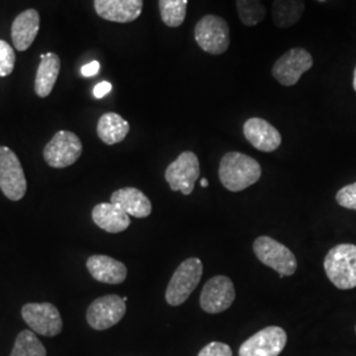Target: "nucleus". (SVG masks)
Returning <instances> with one entry per match:
<instances>
[{"mask_svg":"<svg viewBox=\"0 0 356 356\" xmlns=\"http://www.w3.org/2000/svg\"><path fill=\"white\" fill-rule=\"evenodd\" d=\"M353 85H354V90L356 91V67L354 70V81H353Z\"/></svg>","mask_w":356,"mask_h":356,"instance_id":"2f4dec72","label":"nucleus"},{"mask_svg":"<svg viewBox=\"0 0 356 356\" xmlns=\"http://www.w3.org/2000/svg\"><path fill=\"white\" fill-rule=\"evenodd\" d=\"M337 202L346 209L356 210V182L344 186L337 193Z\"/></svg>","mask_w":356,"mask_h":356,"instance_id":"bb28decb","label":"nucleus"},{"mask_svg":"<svg viewBox=\"0 0 356 356\" xmlns=\"http://www.w3.org/2000/svg\"><path fill=\"white\" fill-rule=\"evenodd\" d=\"M22 316L29 329L40 335L56 337L63 331L61 314L49 302L26 304L22 309Z\"/></svg>","mask_w":356,"mask_h":356,"instance_id":"9b49d317","label":"nucleus"},{"mask_svg":"<svg viewBox=\"0 0 356 356\" xmlns=\"http://www.w3.org/2000/svg\"><path fill=\"white\" fill-rule=\"evenodd\" d=\"M40 31V15L36 10L29 8L16 16L11 28L13 47L19 51L31 48Z\"/></svg>","mask_w":356,"mask_h":356,"instance_id":"dca6fc26","label":"nucleus"},{"mask_svg":"<svg viewBox=\"0 0 356 356\" xmlns=\"http://www.w3.org/2000/svg\"><path fill=\"white\" fill-rule=\"evenodd\" d=\"M128 132L129 124L127 120L115 113L103 114L97 126V134L99 139L107 145H114L124 140Z\"/></svg>","mask_w":356,"mask_h":356,"instance_id":"412c9836","label":"nucleus"},{"mask_svg":"<svg viewBox=\"0 0 356 356\" xmlns=\"http://www.w3.org/2000/svg\"><path fill=\"white\" fill-rule=\"evenodd\" d=\"M82 154V143L70 131H58L44 148V159L48 165L63 169L73 165Z\"/></svg>","mask_w":356,"mask_h":356,"instance_id":"6e6552de","label":"nucleus"},{"mask_svg":"<svg viewBox=\"0 0 356 356\" xmlns=\"http://www.w3.org/2000/svg\"><path fill=\"white\" fill-rule=\"evenodd\" d=\"M254 254L267 267L275 269L280 277L292 276L297 270V259L292 251L280 242L260 236L254 243Z\"/></svg>","mask_w":356,"mask_h":356,"instance_id":"39448f33","label":"nucleus"},{"mask_svg":"<svg viewBox=\"0 0 356 356\" xmlns=\"http://www.w3.org/2000/svg\"><path fill=\"white\" fill-rule=\"evenodd\" d=\"M10 356H47V350L33 331L23 330L16 337Z\"/></svg>","mask_w":356,"mask_h":356,"instance_id":"b1692460","label":"nucleus"},{"mask_svg":"<svg viewBox=\"0 0 356 356\" xmlns=\"http://www.w3.org/2000/svg\"><path fill=\"white\" fill-rule=\"evenodd\" d=\"M325 272L329 280L341 291L356 286V245L338 244L325 257Z\"/></svg>","mask_w":356,"mask_h":356,"instance_id":"f03ea898","label":"nucleus"},{"mask_svg":"<svg viewBox=\"0 0 356 356\" xmlns=\"http://www.w3.org/2000/svg\"><path fill=\"white\" fill-rule=\"evenodd\" d=\"M0 189L11 201H20L26 193V178L19 157L8 147H0Z\"/></svg>","mask_w":356,"mask_h":356,"instance_id":"423d86ee","label":"nucleus"},{"mask_svg":"<svg viewBox=\"0 0 356 356\" xmlns=\"http://www.w3.org/2000/svg\"><path fill=\"white\" fill-rule=\"evenodd\" d=\"M86 267L90 275L104 284H122L127 279V268L110 256L94 254L88 259Z\"/></svg>","mask_w":356,"mask_h":356,"instance_id":"f3484780","label":"nucleus"},{"mask_svg":"<svg viewBox=\"0 0 356 356\" xmlns=\"http://www.w3.org/2000/svg\"><path fill=\"white\" fill-rule=\"evenodd\" d=\"M189 0H159L160 16L164 24L169 28H177L186 19Z\"/></svg>","mask_w":356,"mask_h":356,"instance_id":"5701e85b","label":"nucleus"},{"mask_svg":"<svg viewBox=\"0 0 356 356\" xmlns=\"http://www.w3.org/2000/svg\"><path fill=\"white\" fill-rule=\"evenodd\" d=\"M16 56L13 48L4 40H0V76H10L13 72Z\"/></svg>","mask_w":356,"mask_h":356,"instance_id":"a878e982","label":"nucleus"},{"mask_svg":"<svg viewBox=\"0 0 356 356\" xmlns=\"http://www.w3.org/2000/svg\"><path fill=\"white\" fill-rule=\"evenodd\" d=\"M202 273L204 266L198 257H191L181 263L168 284L166 302L170 306L182 305L198 286Z\"/></svg>","mask_w":356,"mask_h":356,"instance_id":"7ed1b4c3","label":"nucleus"},{"mask_svg":"<svg viewBox=\"0 0 356 356\" xmlns=\"http://www.w3.org/2000/svg\"><path fill=\"white\" fill-rule=\"evenodd\" d=\"M261 177V166L254 157L241 152L226 153L219 164V179L229 191L250 188Z\"/></svg>","mask_w":356,"mask_h":356,"instance_id":"f257e3e1","label":"nucleus"},{"mask_svg":"<svg viewBox=\"0 0 356 356\" xmlns=\"http://www.w3.org/2000/svg\"><path fill=\"white\" fill-rule=\"evenodd\" d=\"M194 38L202 51L219 56L229 47V26L227 22L216 15H206L194 28Z\"/></svg>","mask_w":356,"mask_h":356,"instance_id":"20e7f679","label":"nucleus"},{"mask_svg":"<svg viewBox=\"0 0 356 356\" xmlns=\"http://www.w3.org/2000/svg\"><path fill=\"white\" fill-rule=\"evenodd\" d=\"M111 90H113V85L107 81H103L94 88V97L97 99H102L103 97H106Z\"/></svg>","mask_w":356,"mask_h":356,"instance_id":"c85d7f7f","label":"nucleus"},{"mask_svg":"<svg viewBox=\"0 0 356 356\" xmlns=\"http://www.w3.org/2000/svg\"><path fill=\"white\" fill-rule=\"evenodd\" d=\"M198 356H232V351L229 344L223 342H211L204 346Z\"/></svg>","mask_w":356,"mask_h":356,"instance_id":"cd10ccee","label":"nucleus"},{"mask_svg":"<svg viewBox=\"0 0 356 356\" xmlns=\"http://www.w3.org/2000/svg\"><path fill=\"white\" fill-rule=\"evenodd\" d=\"M41 61L38 67L35 79V91L40 98H47L56 85V81L60 74L61 60L56 53L41 54Z\"/></svg>","mask_w":356,"mask_h":356,"instance_id":"aec40b11","label":"nucleus"},{"mask_svg":"<svg viewBox=\"0 0 356 356\" xmlns=\"http://www.w3.org/2000/svg\"><path fill=\"white\" fill-rule=\"evenodd\" d=\"M127 312L126 301L116 294H108L91 302L86 319L94 330H107L119 323Z\"/></svg>","mask_w":356,"mask_h":356,"instance_id":"9d476101","label":"nucleus"},{"mask_svg":"<svg viewBox=\"0 0 356 356\" xmlns=\"http://www.w3.org/2000/svg\"><path fill=\"white\" fill-rule=\"evenodd\" d=\"M305 13V0H273L272 20L275 26L286 29L297 24Z\"/></svg>","mask_w":356,"mask_h":356,"instance_id":"4be33fe9","label":"nucleus"},{"mask_svg":"<svg viewBox=\"0 0 356 356\" xmlns=\"http://www.w3.org/2000/svg\"><path fill=\"white\" fill-rule=\"evenodd\" d=\"M200 160L191 151L182 152L166 168L165 179L173 191H181L184 195H191L195 181L200 178Z\"/></svg>","mask_w":356,"mask_h":356,"instance_id":"1a4fd4ad","label":"nucleus"},{"mask_svg":"<svg viewBox=\"0 0 356 356\" xmlns=\"http://www.w3.org/2000/svg\"><path fill=\"white\" fill-rule=\"evenodd\" d=\"M92 220L94 223L110 234H118L126 231L129 227V216L123 211L119 206L111 202H103L97 204L92 209Z\"/></svg>","mask_w":356,"mask_h":356,"instance_id":"6ab92c4d","label":"nucleus"},{"mask_svg":"<svg viewBox=\"0 0 356 356\" xmlns=\"http://www.w3.org/2000/svg\"><path fill=\"white\" fill-rule=\"evenodd\" d=\"M236 10L244 26L260 24L267 15V10L261 0H236Z\"/></svg>","mask_w":356,"mask_h":356,"instance_id":"393cba45","label":"nucleus"},{"mask_svg":"<svg viewBox=\"0 0 356 356\" xmlns=\"http://www.w3.org/2000/svg\"><path fill=\"white\" fill-rule=\"evenodd\" d=\"M314 64L312 54L304 48H293L284 53L272 66V76L285 88L294 86Z\"/></svg>","mask_w":356,"mask_h":356,"instance_id":"0eeeda50","label":"nucleus"},{"mask_svg":"<svg viewBox=\"0 0 356 356\" xmlns=\"http://www.w3.org/2000/svg\"><path fill=\"white\" fill-rule=\"evenodd\" d=\"M286 332L279 326H269L256 332L241 346L239 356H279L286 346Z\"/></svg>","mask_w":356,"mask_h":356,"instance_id":"f8f14e48","label":"nucleus"},{"mask_svg":"<svg viewBox=\"0 0 356 356\" xmlns=\"http://www.w3.org/2000/svg\"><path fill=\"white\" fill-rule=\"evenodd\" d=\"M99 69H101L99 63H98V61H92V63L85 65V66L81 69V73H82V76L89 78V76H97L98 72H99Z\"/></svg>","mask_w":356,"mask_h":356,"instance_id":"c756f323","label":"nucleus"},{"mask_svg":"<svg viewBox=\"0 0 356 356\" xmlns=\"http://www.w3.org/2000/svg\"><path fill=\"white\" fill-rule=\"evenodd\" d=\"M99 17L113 23H132L143 11V0H94Z\"/></svg>","mask_w":356,"mask_h":356,"instance_id":"2eb2a0df","label":"nucleus"},{"mask_svg":"<svg viewBox=\"0 0 356 356\" xmlns=\"http://www.w3.org/2000/svg\"><path fill=\"white\" fill-rule=\"evenodd\" d=\"M111 204L119 206L128 216L147 218L152 213V204L149 198L136 188H123L114 191Z\"/></svg>","mask_w":356,"mask_h":356,"instance_id":"a211bd4d","label":"nucleus"},{"mask_svg":"<svg viewBox=\"0 0 356 356\" xmlns=\"http://www.w3.org/2000/svg\"><path fill=\"white\" fill-rule=\"evenodd\" d=\"M235 301V288L227 276H216L204 284L200 297L202 310L210 314L223 313Z\"/></svg>","mask_w":356,"mask_h":356,"instance_id":"ddd939ff","label":"nucleus"},{"mask_svg":"<svg viewBox=\"0 0 356 356\" xmlns=\"http://www.w3.org/2000/svg\"><path fill=\"white\" fill-rule=\"evenodd\" d=\"M244 138L261 152H273L281 145V135L277 128L273 127L261 118H251L243 126Z\"/></svg>","mask_w":356,"mask_h":356,"instance_id":"4468645a","label":"nucleus"},{"mask_svg":"<svg viewBox=\"0 0 356 356\" xmlns=\"http://www.w3.org/2000/svg\"><path fill=\"white\" fill-rule=\"evenodd\" d=\"M201 186H202V188H207V186H209V181H207L206 178H202V181H201Z\"/></svg>","mask_w":356,"mask_h":356,"instance_id":"7c9ffc66","label":"nucleus"}]
</instances>
